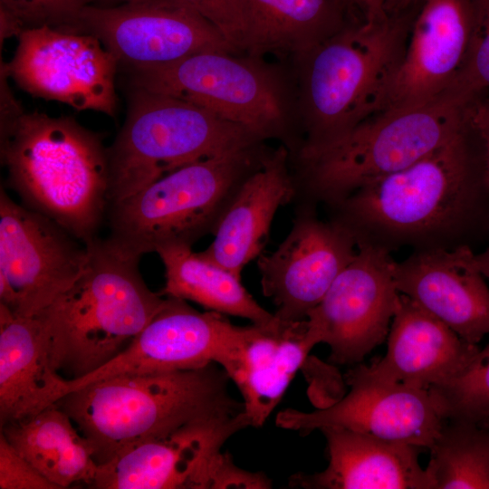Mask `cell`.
<instances>
[{
    "mask_svg": "<svg viewBox=\"0 0 489 489\" xmlns=\"http://www.w3.org/2000/svg\"><path fill=\"white\" fill-rule=\"evenodd\" d=\"M335 205L358 245L390 254L472 247L475 234L489 230V186L465 122L445 145Z\"/></svg>",
    "mask_w": 489,
    "mask_h": 489,
    "instance_id": "1",
    "label": "cell"
},
{
    "mask_svg": "<svg viewBox=\"0 0 489 489\" xmlns=\"http://www.w3.org/2000/svg\"><path fill=\"white\" fill-rule=\"evenodd\" d=\"M229 376L205 366L117 375L69 392L57 403L89 441L98 465L139 443L203 431L228 439L250 427Z\"/></svg>",
    "mask_w": 489,
    "mask_h": 489,
    "instance_id": "2",
    "label": "cell"
},
{
    "mask_svg": "<svg viewBox=\"0 0 489 489\" xmlns=\"http://www.w3.org/2000/svg\"><path fill=\"white\" fill-rule=\"evenodd\" d=\"M1 159L30 208L83 243L109 203V156L99 137L68 117L24 112L4 92Z\"/></svg>",
    "mask_w": 489,
    "mask_h": 489,
    "instance_id": "3",
    "label": "cell"
},
{
    "mask_svg": "<svg viewBox=\"0 0 489 489\" xmlns=\"http://www.w3.org/2000/svg\"><path fill=\"white\" fill-rule=\"evenodd\" d=\"M85 244L88 261L82 274L38 313L47 331L52 367L69 379L93 372L123 351L165 302L143 281L140 258L107 238L95 236Z\"/></svg>",
    "mask_w": 489,
    "mask_h": 489,
    "instance_id": "4",
    "label": "cell"
},
{
    "mask_svg": "<svg viewBox=\"0 0 489 489\" xmlns=\"http://www.w3.org/2000/svg\"><path fill=\"white\" fill-rule=\"evenodd\" d=\"M419 3L384 22L351 23L296 59L306 143L333 139L377 112Z\"/></svg>",
    "mask_w": 489,
    "mask_h": 489,
    "instance_id": "5",
    "label": "cell"
},
{
    "mask_svg": "<svg viewBox=\"0 0 489 489\" xmlns=\"http://www.w3.org/2000/svg\"><path fill=\"white\" fill-rule=\"evenodd\" d=\"M465 103L448 92L420 107L375 113L329 141L305 143L300 159L309 186L335 204L406 168L464 129Z\"/></svg>",
    "mask_w": 489,
    "mask_h": 489,
    "instance_id": "6",
    "label": "cell"
},
{
    "mask_svg": "<svg viewBox=\"0 0 489 489\" xmlns=\"http://www.w3.org/2000/svg\"><path fill=\"white\" fill-rule=\"evenodd\" d=\"M247 129L189 101L132 87L109 156V203L191 163L253 148Z\"/></svg>",
    "mask_w": 489,
    "mask_h": 489,
    "instance_id": "7",
    "label": "cell"
},
{
    "mask_svg": "<svg viewBox=\"0 0 489 489\" xmlns=\"http://www.w3.org/2000/svg\"><path fill=\"white\" fill-rule=\"evenodd\" d=\"M253 148L183 166L110 205L107 238L140 258L169 244L200 237L246 170Z\"/></svg>",
    "mask_w": 489,
    "mask_h": 489,
    "instance_id": "8",
    "label": "cell"
},
{
    "mask_svg": "<svg viewBox=\"0 0 489 489\" xmlns=\"http://www.w3.org/2000/svg\"><path fill=\"white\" fill-rule=\"evenodd\" d=\"M132 87L173 96L240 125L260 139L283 127L287 91L262 57L201 52L172 63L131 70Z\"/></svg>",
    "mask_w": 489,
    "mask_h": 489,
    "instance_id": "9",
    "label": "cell"
},
{
    "mask_svg": "<svg viewBox=\"0 0 489 489\" xmlns=\"http://www.w3.org/2000/svg\"><path fill=\"white\" fill-rule=\"evenodd\" d=\"M50 217L0 194V304L34 316L83 272L88 247ZM81 241V240H80Z\"/></svg>",
    "mask_w": 489,
    "mask_h": 489,
    "instance_id": "10",
    "label": "cell"
},
{
    "mask_svg": "<svg viewBox=\"0 0 489 489\" xmlns=\"http://www.w3.org/2000/svg\"><path fill=\"white\" fill-rule=\"evenodd\" d=\"M395 262L385 250L358 245L352 261L308 312L306 337L314 346H330L331 362H360L388 337L400 296Z\"/></svg>",
    "mask_w": 489,
    "mask_h": 489,
    "instance_id": "11",
    "label": "cell"
},
{
    "mask_svg": "<svg viewBox=\"0 0 489 489\" xmlns=\"http://www.w3.org/2000/svg\"><path fill=\"white\" fill-rule=\"evenodd\" d=\"M4 75L38 98L113 117L115 56L95 36L50 26L22 31Z\"/></svg>",
    "mask_w": 489,
    "mask_h": 489,
    "instance_id": "12",
    "label": "cell"
},
{
    "mask_svg": "<svg viewBox=\"0 0 489 489\" xmlns=\"http://www.w3.org/2000/svg\"><path fill=\"white\" fill-rule=\"evenodd\" d=\"M78 33L98 38L119 63L144 69L206 51L239 53L185 0H137L113 7L89 5Z\"/></svg>",
    "mask_w": 489,
    "mask_h": 489,
    "instance_id": "13",
    "label": "cell"
},
{
    "mask_svg": "<svg viewBox=\"0 0 489 489\" xmlns=\"http://www.w3.org/2000/svg\"><path fill=\"white\" fill-rule=\"evenodd\" d=\"M473 24V0H420L376 113L420 107L450 92L466 62Z\"/></svg>",
    "mask_w": 489,
    "mask_h": 489,
    "instance_id": "14",
    "label": "cell"
},
{
    "mask_svg": "<svg viewBox=\"0 0 489 489\" xmlns=\"http://www.w3.org/2000/svg\"><path fill=\"white\" fill-rule=\"evenodd\" d=\"M346 380L350 390L341 399L312 412L284 409L276 425L305 435L340 427L429 449L446 419L428 389L377 380L360 365Z\"/></svg>",
    "mask_w": 489,
    "mask_h": 489,
    "instance_id": "15",
    "label": "cell"
},
{
    "mask_svg": "<svg viewBox=\"0 0 489 489\" xmlns=\"http://www.w3.org/2000/svg\"><path fill=\"white\" fill-rule=\"evenodd\" d=\"M242 328L223 313L200 312L185 300L167 296L158 313L123 351L90 374L66 379V394L121 374L196 368L211 362L221 366Z\"/></svg>",
    "mask_w": 489,
    "mask_h": 489,
    "instance_id": "16",
    "label": "cell"
},
{
    "mask_svg": "<svg viewBox=\"0 0 489 489\" xmlns=\"http://www.w3.org/2000/svg\"><path fill=\"white\" fill-rule=\"evenodd\" d=\"M357 251L355 236L339 221H297L277 249L257 261L263 292L277 307L274 317L304 320Z\"/></svg>",
    "mask_w": 489,
    "mask_h": 489,
    "instance_id": "17",
    "label": "cell"
},
{
    "mask_svg": "<svg viewBox=\"0 0 489 489\" xmlns=\"http://www.w3.org/2000/svg\"><path fill=\"white\" fill-rule=\"evenodd\" d=\"M470 246L412 252L395 262L398 291L444 322L465 341L489 334V287Z\"/></svg>",
    "mask_w": 489,
    "mask_h": 489,
    "instance_id": "18",
    "label": "cell"
},
{
    "mask_svg": "<svg viewBox=\"0 0 489 489\" xmlns=\"http://www.w3.org/2000/svg\"><path fill=\"white\" fill-rule=\"evenodd\" d=\"M387 339L385 356L360 365L363 371L377 380L424 389L455 377L480 349L402 293Z\"/></svg>",
    "mask_w": 489,
    "mask_h": 489,
    "instance_id": "19",
    "label": "cell"
},
{
    "mask_svg": "<svg viewBox=\"0 0 489 489\" xmlns=\"http://www.w3.org/2000/svg\"><path fill=\"white\" fill-rule=\"evenodd\" d=\"M227 439L203 431L181 432L132 446L99 465L98 489L214 488Z\"/></svg>",
    "mask_w": 489,
    "mask_h": 489,
    "instance_id": "20",
    "label": "cell"
},
{
    "mask_svg": "<svg viewBox=\"0 0 489 489\" xmlns=\"http://www.w3.org/2000/svg\"><path fill=\"white\" fill-rule=\"evenodd\" d=\"M314 346L304 320L243 327L222 368L238 388L251 427H262Z\"/></svg>",
    "mask_w": 489,
    "mask_h": 489,
    "instance_id": "21",
    "label": "cell"
},
{
    "mask_svg": "<svg viewBox=\"0 0 489 489\" xmlns=\"http://www.w3.org/2000/svg\"><path fill=\"white\" fill-rule=\"evenodd\" d=\"M329 465L313 475L298 474L293 486L307 489H434L418 462L422 447L340 427L320 429Z\"/></svg>",
    "mask_w": 489,
    "mask_h": 489,
    "instance_id": "22",
    "label": "cell"
},
{
    "mask_svg": "<svg viewBox=\"0 0 489 489\" xmlns=\"http://www.w3.org/2000/svg\"><path fill=\"white\" fill-rule=\"evenodd\" d=\"M287 159L284 147L262 159L220 217L214 241L200 252L203 256L240 277L243 268L262 254L276 211L294 194Z\"/></svg>",
    "mask_w": 489,
    "mask_h": 489,
    "instance_id": "23",
    "label": "cell"
},
{
    "mask_svg": "<svg viewBox=\"0 0 489 489\" xmlns=\"http://www.w3.org/2000/svg\"><path fill=\"white\" fill-rule=\"evenodd\" d=\"M65 381L52 367L40 314L15 316L0 304V426L56 405Z\"/></svg>",
    "mask_w": 489,
    "mask_h": 489,
    "instance_id": "24",
    "label": "cell"
},
{
    "mask_svg": "<svg viewBox=\"0 0 489 489\" xmlns=\"http://www.w3.org/2000/svg\"><path fill=\"white\" fill-rule=\"evenodd\" d=\"M241 52L299 58L351 23L345 0H235Z\"/></svg>",
    "mask_w": 489,
    "mask_h": 489,
    "instance_id": "25",
    "label": "cell"
},
{
    "mask_svg": "<svg viewBox=\"0 0 489 489\" xmlns=\"http://www.w3.org/2000/svg\"><path fill=\"white\" fill-rule=\"evenodd\" d=\"M0 432L59 489L79 482L92 484L99 467L93 448L58 406L7 423Z\"/></svg>",
    "mask_w": 489,
    "mask_h": 489,
    "instance_id": "26",
    "label": "cell"
},
{
    "mask_svg": "<svg viewBox=\"0 0 489 489\" xmlns=\"http://www.w3.org/2000/svg\"><path fill=\"white\" fill-rule=\"evenodd\" d=\"M165 266L161 294L195 302L209 311L238 316L254 324L274 321L242 285L240 277L201 254L188 244H169L157 249Z\"/></svg>",
    "mask_w": 489,
    "mask_h": 489,
    "instance_id": "27",
    "label": "cell"
},
{
    "mask_svg": "<svg viewBox=\"0 0 489 489\" xmlns=\"http://www.w3.org/2000/svg\"><path fill=\"white\" fill-rule=\"evenodd\" d=\"M425 468L434 489H489V427L446 419Z\"/></svg>",
    "mask_w": 489,
    "mask_h": 489,
    "instance_id": "28",
    "label": "cell"
},
{
    "mask_svg": "<svg viewBox=\"0 0 489 489\" xmlns=\"http://www.w3.org/2000/svg\"><path fill=\"white\" fill-rule=\"evenodd\" d=\"M428 390L445 419L489 426V342L455 377Z\"/></svg>",
    "mask_w": 489,
    "mask_h": 489,
    "instance_id": "29",
    "label": "cell"
},
{
    "mask_svg": "<svg viewBox=\"0 0 489 489\" xmlns=\"http://www.w3.org/2000/svg\"><path fill=\"white\" fill-rule=\"evenodd\" d=\"M93 0H0L1 38L41 26L77 32L82 9Z\"/></svg>",
    "mask_w": 489,
    "mask_h": 489,
    "instance_id": "30",
    "label": "cell"
},
{
    "mask_svg": "<svg viewBox=\"0 0 489 489\" xmlns=\"http://www.w3.org/2000/svg\"><path fill=\"white\" fill-rule=\"evenodd\" d=\"M474 24L466 62L451 92L469 101L489 91V0H473Z\"/></svg>",
    "mask_w": 489,
    "mask_h": 489,
    "instance_id": "31",
    "label": "cell"
},
{
    "mask_svg": "<svg viewBox=\"0 0 489 489\" xmlns=\"http://www.w3.org/2000/svg\"><path fill=\"white\" fill-rule=\"evenodd\" d=\"M0 489H59L0 432Z\"/></svg>",
    "mask_w": 489,
    "mask_h": 489,
    "instance_id": "32",
    "label": "cell"
},
{
    "mask_svg": "<svg viewBox=\"0 0 489 489\" xmlns=\"http://www.w3.org/2000/svg\"><path fill=\"white\" fill-rule=\"evenodd\" d=\"M210 21L239 53L242 43L241 18L235 0H185Z\"/></svg>",
    "mask_w": 489,
    "mask_h": 489,
    "instance_id": "33",
    "label": "cell"
},
{
    "mask_svg": "<svg viewBox=\"0 0 489 489\" xmlns=\"http://www.w3.org/2000/svg\"><path fill=\"white\" fill-rule=\"evenodd\" d=\"M464 119L477 143L489 186V91L477 94L465 103Z\"/></svg>",
    "mask_w": 489,
    "mask_h": 489,
    "instance_id": "34",
    "label": "cell"
},
{
    "mask_svg": "<svg viewBox=\"0 0 489 489\" xmlns=\"http://www.w3.org/2000/svg\"><path fill=\"white\" fill-rule=\"evenodd\" d=\"M420 0H351L352 8H358L364 21L384 22L398 16Z\"/></svg>",
    "mask_w": 489,
    "mask_h": 489,
    "instance_id": "35",
    "label": "cell"
},
{
    "mask_svg": "<svg viewBox=\"0 0 489 489\" xmlns=\"http://www.w3.org/2000/svg\"><path fill=\"white\" fill-rule=\"evenodd\" d=\"M475 258L482 273L489 280V246L482 253L476 254Z\"/></svg>",
    "mask_w": 489,
    "mask_h": 489,
    "instance_id": "36",
    "label": "cell"
},
{
    "mask_svg": "<svg viewBox=\"0 0 489 489\" xmlns=\"http://www.w3.org/2000/svg\"><path fill=\"white\" fill-rule=\"evenodd\" d=\"M120 1L127 3V2H132V1H137V0H120Z\"/></svg>",
    "mask_w": 489,
    "mask_h": 489,
    "instance_id": "37",
    "label": "cell"
},
{
    "mask_svg": "<svg viewBox=\"0 0 489 489\" xmlns=\"http://www.w3.org/2000/svg\"><path fill=\"white\" fill-rule=\"evenodd\" d=\"M345 2H346L347 4H350V0H345Z\"/></svg>",
    "mask_w": 489,
    "mask_h": 489,
    "instance_id": "38",
    "label": "cell"
},
{
    "mask_svg": "<svg viewBox=\"0 0 489 489\" xmlns=\"http://www.w3.org/2000/svg\"><path fill=\"white\" fill-rule=\"evenodd\" d=\"M489 427V426H488Z\"/></svg>",
    "mask_w": 489,
    "mask_h": 489,
    "instance_id": "39",
    "label": "cell"
}]
</instances>
